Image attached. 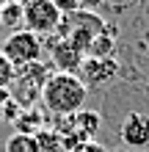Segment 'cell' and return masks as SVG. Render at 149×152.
I'll list each match as a JSON object with an SVG mask.
<instances>
[{
	"label": "cell",
	"mask_w": 149,
	"mask_h": 152,
	"mask_svg": "<svg viewBox=\"0 0 149 152\" xmlns=\"http://www.w3.org/2000/svg\"><path fill=\"white\" fill-rule=\"evenodd\" d=\"M0 25L8 31H20L25 28V14H22V3H14V0H8V3L0 8Z\"/></svg>",
	"instance_id": "cell-11"
},
{
	"label": "cell",
	"mask_w": 149,
	"mask_h": 152,
	"mask_svg": "<svg viewBox=\"0 0 149 152\" xmlns=\"http://www.w3.org/2000/svg\"><path fill=\"white\" fill-rule=\"evenodd\" d=\"M3 152H36V141L28 133H11Z\"/></svg>",
	"instance_id": "cell-13"
},
{
	"label": "cell",
	"mask_w": 149,
	"mask_h": 152,
	"mask_svg": "<svg viewBox=\"0 0 149 152\" xmlns=\"http://www.w3.org/2000/svg\"><path fill=\"white\" fill-rule=\"evenodd\" d=\"M58 8H61V14H72V11H77V0H52Z\"/></svg>",
	"instance_id": "cell-18"
},
{
	"label": "cell",
	"mask_w": 149,
	"mask_h": 152,
	"mask_svg": "<svg viewBox=\"0 0 149 152\" xmlns=\"http://www.w3.org/2000/svg\"><path fill=\"white\" fill-rule=\"evenodd\" d=\"M33 141H36V152H69L64 136L55 127H41L39 133H33Z\"/></svg>",
	"instance_id": "cell-10"
},
{
	"label": "cell",
	"mask_w": 149,
	"mask_h": 152,
	"mask_svg": "<svg viewBox=\"0 0 149 152\" xmlns=\"http://www.w3.org/2000/svg\"><path fill=\"white\" fill-rule=\"evenodd\" d=\"M14 75H17V69L11 66V61L0 53V91H6V88L14 83Z\"/></svg>",
	"instance_id": "cell-14"
},
{
	"label": "cell",
	"mask_w": 149,
	"mask_h": 152,
	"mask_svg": "<svg viewBox=\"0 0 149 152\" xmlns=\"http://www.w3.org/2000/svg\"><path fill=\"white\" fill-rule=\"evenodd\" d=\"M22 14H25V28L36 36H50L64 22V14L52 0H28L22 6Z\"/></svg>",
	"instance_id": "cell-5"
},
{
	"label": "cell",
	"mask_w": 149,
	"mask_h": 152,
	"mask_svg": "<svg viewBox=\"0 0 149 152\" xmlns=\"http://www.w3.org/2000/svg\"><path fill=\"white\" fill-rule=\"evenodd\" d=\"M105 25H108V22H105L97 11H72V14H64V22H61V28L55 33L64 36V39H69L86 56L91 39L105 31Z\"/></svg>",
	"instance_id": "cell-2"
},
{
	"label": "cell",
	"mask_w": 149,
	"mask_h": 152,
	"mask_svg": "<svg viewBox=\"0 0 149 152\" xmlns=\"http://www.w3.org/2000/svg\"><path fill=\"white\" fill-rule=\"evenodd\" d=\"M119 138L127 149H146L149 147V116L141 111H130L121 119Z\"/></svg>",
	"instance_id": "cell-7"
},
{
	"label": "cell",
	"mask_w": 149,
	"mask_h": 152,
	"mask_svg": "<svg viewBox=\"0 0 149 152\" xmlns=\"http://www.w3.org/2000/svg\"><path fill=\"white\" fill-rule=\"evenodd\" d=\"M0 53L11 61L14 69L20 66H28L33 61H41V53H44V42L41 36L31 33L28 28H20V31H11L8 36L0 44Z\"/></svg>",
	"instance_id": "cell-4"
},
{
	"label": "cell",
	"mask_w": 149,
	"mask_h": 152,
	"mask_svg": "<svg viewBox=\"0 0 149 152\" xmlns=\"http://www.w3.org/2000/svg\"><path fill=\"white\" fill-rule=\"evenodd\" d=\"M50 58H52V66H55V72H77V66L83 64V53L75 47L69 39L58 36L50 42Z\"/></svg>",
	"instance_id": "cell-8"
},
{
	"label": "cell",
	"mask_w": 149,
	"mask_h": 152,
	"mask_svg": "<svg viewBox=\"0 0 149 152\" xmlns=\"http://www.w3.org/2000/svg\"><path fill=\"white\" fill-rule=\"evenodd\" d=\"M6 3H8V0H0V8H3V6H6Z\"/></svg>",
	"instance_id": "cell-20"
},
{
	"label": "cell",
	"mask_w": 149,
	"mask_h": 152,
	"mask_svg": "<svg viewBox=\"0 0 149 152\" xmlns=\"http://www.w3.org/2000/svg\"><path fill=\"white\" fill-rule=\"evenodd\" d=\"M113 50H116V28L113 25H105V31L91 39L86 56L89 58H113Z\"/></svg>",
	"instance_id": "cell-9"
},
{
	"label": "cell",
	"mask_w": 149,
	"mask_h": 152,
	"mask_svg": "<svg viewBox=\"0 0 149 152\" xmlns=\"http://www.w3.org/2000/svg\"><path fill=\"white\" fill-rule=\"evenodd\" d=\"M14 3H22V6H25V3H28V0H14Z\"/></svg>",
	"instance_id": "cell-19"
},
{
	"label": "cell",
	"mask_w": 149,
	"mask_h": 152,
	"mask_svg": "<svg viewBox=\"0 0 149 152\" xmlns=\"http://www.w3.org/2000/svg\"><path fill=\"white\" fill-rule=\"evenodd\" d=\"M141 0H102V6L105 8H110L113 14H124L127 8H135Z\"/></svg>",
	"instance_id": "cell-15"
},
{
	"label": "cell",
	"mask_w": 149,
	"mask_h": 152,
	"mask_svg": "<svg viewBox=\"0 0 149 152\" xmlns=\"http://www.w3.org/2000/svg\"><path fill=\"white\" fill-rule=\"evenodd\" d=\"M75 75L83 80L86 88H102L119 75V61L116 58H89L86 56Z\"/></svg>",
	"instance_id": "cell-6"
},
{
	"label": "cell",
	"mask_w": 149,
	"mask_h": 152,
	"mask_svg": "<svg viewBox=\"0 0 149 152\" xmlns=\"http://www.w3.org/2000/svg\"><path fill=\"white\" fill-rule=\"evenodd\" d=\"M102 8V0H77V11H97Z\"/></svg>",
	"instance_id": "cell-17"
},
{
	"label": "cell",
	"mask_w": 149,
	"mask_h": 152,
	"mask_svg": "<svg viewBox=\"0 0 149 152\" xmlns=\"http://www.w3.org/2000/svg\"><path fill=\"white\" fill-rule=\"evenodd\" d=\"M86 94L89 88L75 72H50L44 86H41V102L44 111L52 113L55 119L61 116H72L86 105Z\"/></svg>",
	"instance_id": "cell-1"
},
{
	"label": "cell",
	"mask_w": 149,
	"mask_h": 152,
	"mask_svg": "<svg viewBox=\"0 0 149 152\" xmlns=\"http://www.w3.org/2000/svg\"><path fill=\"white\" fill-rule=\"evenodd\" d=\"M50 75V69L41 64V61H33L28 66H20L14 75V83L8 86L11 88V100L20 105V108H33V102L41 100V86Z\"/></svg>",
	"instance_id": "cell-3"
},
{
	"label": "cell",
	"mask_w": 149,
	"mask_h": 152,
	"mask_svg": "<svg viewBox=\"0 0 149 152\" xmlns=\"http://www.w3.org/2000/svg\"><path fill=\"white\" fill-rule=\"evenodd\" d=\"M69 152H108L102 144H97V141H89V144H80V147H75V149H69Z\"/></svg>",
	"instance_id": "cell-16"
},
{
	"label": "cell",
	"mask_w": 149,
	"mask_h": 152,
	"mask_svg": "<svg viewBox=\"0 0 149 152\" xmlns=\"http://www.w3.org/2000/svg\"><path fill=\"white\" fill-rule=\"evenodd\" d=\"M44 124H41V116L39 111L33 108H25L20 116H17V133H28V136H33V133H39Z\"/></svg>",
	"instance_id": "cell-12"
}]
</instances>
